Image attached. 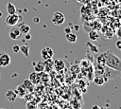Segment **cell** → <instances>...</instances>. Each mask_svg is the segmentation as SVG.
Here are the masks:
<instances>
[{"label":"cell","instance_id":"cell-27","mask_svg":"<svg viewBox=\"0 0 121 109\" xmlns=\"http://www.w3.org/2000/svg\"><path fill=\"white\" fill-rule=\"evenodd\" d=\"M39 18L38 17H36V18H33V21H34V23H39Z\"/></svg>","mask_w":121,"mask_h":109},{"label":"cell","instance_id":"cell-24","mask_svg":"<svg viewBox=\"0 0 121 109\" xmlns=\"http://www.w3.org/2000/svg\"><path fill=\"white\" fill-rule=\"evenodd\" d=\"M71 30H72V29H71V27H68L64 28V32H65V34H66V33H70V32H71Z\"/></svg>","mask_w":121,"mask_h":109},{"label":"cell","instance_id":"cell-5","mask_svg":"<svg viewBox=\"0 0 121 109\" xmlns=\"http://www.w3.org/2000/svg\"><path fill=\"white\" fill-rule=\"evenodd\" d=\"M11 63V58L10 56L4 52V51H0V66L1 67H6L8 65H9Z\"/></svg>","mask_w":121,"mask_h":109},{"label":"cell","instance_id":"cell-8","mask_svg":"<svg viewBox=\"0 0 121 109\" xmlns=\"http://www.w3.org/2000/svg\"><path fill=\"white\" fill-rule=\"evenodd\" d=\"M28 80L35 85V84H39L41 82V74L38 73V72H32L29 74V77H28Z\"/></svg>","mask_w":121,"mask_h":109},{"label":"cell","instance_id":"cell-2","mask_svg":"<svg viewBox=\"0 0 121 109\" xmlns=\"http://www.w3.org/2000/svg\"><path fill=\"white\" fill-rule=\"evenodd\" d=\"M21 20H23V17L22 15L20 14H17V13H13V14H9L5 20V23L6 25L8 26H10V27H13V26H16Z\"/></svg>","mask_w":121,"mask_h":109},{"label":"cell","instance_id":"cell-30","mask_svg":"<svg viewBox=\"0 0 121 109\" xmlns=\"http://www.w3.org/2000/svg\"><path fill=\"white\" fill-rule=\"evenodd\" d=\"M100 109H108L106 106H102V107H100Z\"/></svg>","mask_w":121,"mask_h":109},{"label":"cell","instance_id":"cell-29","mask_svg":"<svg viewBox=\"0 0 121 109\" xmlns=\"http://www.w3.org/2000/svg\"><path fill=\"white\" fill-rule=\"evenodd\" d=\"M48 109H59V108H58V107H57L56 105H53V106H51V107H49Z\"/></svg>","mask_w":121,"mask_h":109},{"label":"cell","instance_id":"cell-11","mask_svg":"<svg viewBox=\"0 0 121 109\" xmlns=\"http://www.w3.org/2000/svg\"><path fill=\"white\" fill-rule=\"evenodd\" d=\"M43 67L45 72H50L53 69V60L52 59H47L43 61Z\"/></svg>","mask_w":121,"mask_h":109},{"label":"cell","instance_id":"cell-20","mask_svg":"<svg viewBox=\"0 0 121 109\" xmlns=\"http://www.w3.org/2000/svg\"><path fill=\"white\" fill-rule=\"evenodd\" d=\"M106 80H107V79H105L102 75H98V77H95V82L96 84H98V85H102V84L105 82Z\"/></svg>","mask_w":121,"mask_h":109},{"label":"cell","instance_id":"cell-4","mask_svg":"<svg viewBox=\"0 0 121 109\" xmlns=\"http://www.w3.org/2000/svg\"><path fill=\"white\" fill-rule=\"evenodd\" d=\"M22 32L19 28V27H16V26H13L11 27V28L9 29V36L10 39L12 40H19L22 38Z\"/></svg>","mask_w":121,"mask_h":109},{"label":"cell","instance_id":"cell-18","mask_svg":"<svg viewBox=\"0 0 121 109\" xmlns=\"http://www.w3.org/2000/svg\"><path fill=\"white\" fill-rule=\"evenodd\" d=\"M29 45H22L20 46V51L26 56V57H28L29 56Z\"/></svg>","mask_w":121,"mask_h":109},{"label":"cell","instance_id":"cell-33","mask_svg":"<svg viewBox=\"0 0 121 109\" xmlns=\"http://www.w3.org/2000/svg\"><path fill=\"white\" fill-rule=\"evenodd\" d=\"M2 109H6V108H2Z\"/></svg>","mask_w":121,"mask_h":109},{"label":"cell","instance_id":"cell-17","mask_svg":"<svg viewBox=\"0 0 121 109\" xmlns=\"http://www.w3.org/2000/svg\"><path fill=\"white\" fill-rule=\"evenodd\" d=\"M89 39L91 41H97L99 39V34L96 30H91L89 32Z\"/></svg>","mask_w":121,"mask_h":109},{"label":"cell","instance_id":"cell-22","mask_svg":"<svg viewBox=\"0 0 121 109\" xmlns=\"http://www.w3.org/2000/svg\"><path fill=\"white\" fill-rule=\"evenodd\" d=\"M12 52H14V53L20 52V45H12Z\"/></svg>","mask_w":121,"mask_h":109},{"label":"cell","instance_id":"cell-21","mask_svg":"<svg viewBox=\"0 0 121 109\" xmlns=\"http://www.w3.org/2000/svg\"><path fill=\"white\" fill-rule=\"evenodd\" d=\"M97 63H98L99 65H105V56H104L103 53L98 56V58H97Z\"/></svg>","mask_w":121,"mask_h":109},{"label":"cell","instance_id":"cell-25","mask_svg":"<svg viewBox=\"0 0 121 109\" xmlns=\"http://www.w3.org/2000/svg\"><path fill=\"white\" fill-rule=\"evenodd\" d=\"M25 35H26L25 38H26V40H30V39H31V35H30L29 33H26V34H25Z\"/></svg>","mask_w":121,"mask_h":109},{"label":"cell","instance_id":"cell-16","mask_svg":"<svg viewBox=\"0 0 121 109\" xmlns=\"http://www.w3.org/2000/svg\"><path fill=\"white\" fill-rule=\"evenodd\" d=\"M19 28H20L22 34H26V33H29V31H30V27H29L28 25L25 24V23L21 24V25L19 26Z\"/></svg>","mask_w":121,"mask_h":109},{"label":"cell","instance_id":"cell-19","mask_svg":"<svg viewBox=\"0 0 121 109\" xmlns=\"http://www.w3.org/2000/svg\"><path fill=\"white\" fill-rule=\"evenodd\" d=\"M26 109H38L37 103L33 100H28L26 102Z\"/></svg>","mask_w":121,"mask_h":109},{"label":"cell","instance_id":"cell-26","mask_svg":"<svg viewBox=\"0 0 121 109\" xmlns=\"http://www.w3.org/2000/svg\"><path fill=\"white\" fill-rule=\"evenodd\" d=\"M91 109H100V106H98L97 104H95V105H93L92 106V108Z\"/></svg>","mask_w":121,"mask_h":109},{"label":"cell","instance_id":"cell-15","mask_svg":"<svg viewBox=\"0 0 121 109\" xmlns=\"http://www.w3.org/2000/svg\"><path fill=\"white\" fill-rule=\"evenodd\" d=\"M65 38H66V40H67L69 43H76V42H77V40H78L77 35H76L75 33H73V32L66 33Z\"/></svg>","mask_w":121,"mask_h":109},{"label":"cell","instance_id":"cell-3","mask_svg":"<svg viewBox=\"0 0 121 109\" xmlns=\"http://www.w3.org/2000/svg\"><path fill=\"white\" fill-rule=\"evenodd\" d=\"M64 20H65V17H64V14L60 11H56L54 12L52 18H51V22L56 25V26H60L64 23Z\"/></svg>","mask_w":121,"mask_h":109},{"label":"cell","instance_id":"cell-9","mask_svg":"<svg viewBox=\"0 0 121 109\" xmlns=\"http://www.w3.org/2000/svg\"><path fill=\"white\" fill-rule=\"evenodd\" d=\"M5 97H6V99H7L9 102H14V101L16 100V99H17V95H16L15 91L12 90V89L7 90V92L5 93Z\"/></svg>","mask_w":121,"mask_h":109},{"label":"cell","instance_id":"cell-12","mask_svg":"<svg viewBox=\"0 0 121 109\" xmlns=\"http://www.w3.org/2000/svg\"><path fill=\"white\" fill-rule=\"evenodd\" d=\"M33 64H34V71H35V72L41 73V72H43V71H44L43 62V61H39V62H37V63H33Z\"/></svg>","mask_w":121,"mask_h":109},{"label":"cell","instance_id":"cell-13","mask_svg":"<svg viewBox=\"0 0 121 109\" xmlns=\"http://www.w3.org/2000/svg\"><path fill=\"white\" fill-rule=\"evenodd\" d=\"M22 84L25 86V88L26 89L27 92H33V90H34V84L28 79H26Z\"/></svg>","mask_w":121,"mask_h":109},{"label":"cell","instance_id":"cell-14","mask_svg":"<svg viewBox=\"0 0 121 109\" xmlns=\"http://www.w3.org/2000/svg\"><path fill=\"white\" fill-rule=\"evenodd\" d=\"M7 11L9 14H13L16 13V7L14 6V4H12L11 2H8L7 3Z\"/></svg>","mask_w":121,"mask_h":109},{"label":"cell","instance_id":"cell-32","mask_svg":"<svg viewBox=\"0 0 121 109\" xmlns=\"http://www.w3.org/2000/svg\"><path fill=\"white\" fill-rule=\"evenodd\" d=\"M43 109H48V108H47V107H43Z\"/></svg>","mask_w":121,"mask_h":109},{"label":"cell","instance_id":"cell-23","mask_svg":"<svg viewBox=\"0 0 121 109\" xmlns=\"http://www.w3.org/2000/svg\"><path fill=\"white\" fill-rule=\"evenodd\" d=\"M115 46H116L117 49L121 50V39H119V40H117V41L115 42Z\"/></svg>","mask_w":121,"mask_h":109},{"label":"cell","instance_id":"cell-6","mask_svg":"<svg viewBox=\"0 0 121 109\" xmlns=\"http://www.w3.org/2000/svg\"><path fill=\"white\" fill-rule=\"evenodd\" d=\"M53 55H54V51L49 46H44L41 50V57H42V59L43 61L44 60H47V59H52L53 58Z\"/></svg>","mask_w":121,"mask_h":109},{"label":"cell","instance_id":"cell-1","mask_svg":"<svg viewBox=\"0 0 121 109\" xmlns=\"http://www.w3.org/2000/svg\"><path fill=\"white\" fill-rule=\"evenodd\" d=\"M103 54L105 56V65L112 70L121 72V60L112 50H107Z\"/></svg>","mask_w":121,"mask_h":109},{"label":"cell","instance_id":"cell-31","mask_svg":"<svg viewBox=\"0 0 121 109\" xmlns=\"http://www.w3.org/2000/svg\"><path fill=\"white\" fill-rule=\"evenodd\" d=\"M2 15H3V14H2V11L0 10V17H2Z\"/></svg>","mask_w":121,"mask_h":109},{"label":"cell","instance_id":"cell-10","mask_svg":"<svg viewBox=\"0 0 121 109\" xmlns=\"http://www.w3.org/2000/svg\"><path fill=\"white\" fill-rule=\"evenodd\" d=\"M15 91V93H16V95H17V98H24L25 97V95L27 93V91H26V89L25 88V86L23 85V84H19V85H17V87H16V89L14 90Z\"/></svg>","mask_w":121,"mask_h":109},{"label":"cell","instance_id":"cell-28","mask_svg":"<svg viewBox=\"0 0 121 109\" xmlns=\"http://www.w3.org/2000/svg\"><path fill=\"white\" fill-rule=\"evenodd\" d=\"M117 36H118V38H121V29H118V32H117Z\"/></svg>","mask_w":121,"mask_h":109},{"label":"cell","instance_id":"cell-7","mask_svg":"<svg viewBox=\"0 0 121 109\" xmlns=\"http://www.w3.org/2000/svg\"><path fill=\"white\" fill-rule=\"evenodd\" d=\"M53 67L55 68V70L60 71V70L64 69V67H65V63H64V61H63L62 59L58 58V59H56L55 61H53Z\"/></svg>","mask_w":121,"mask_h":109}]
</instances>
